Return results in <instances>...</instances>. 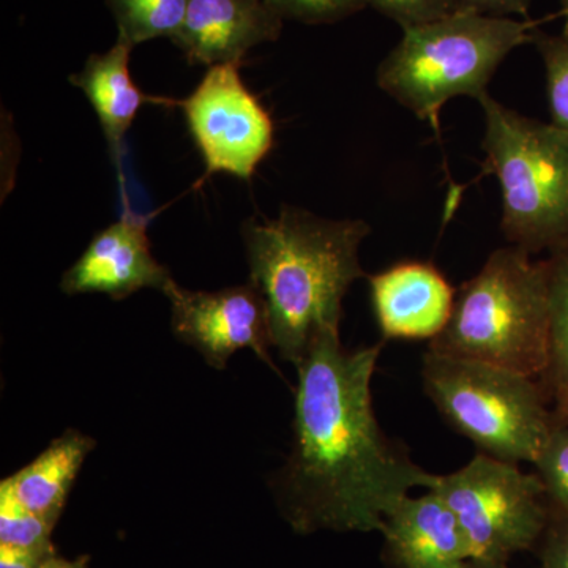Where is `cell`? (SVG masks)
<instances>
[{
    "instance_id": "1",
    "label": "cell",
    "mask_w": 568,
    "mask_h": 568,
    "mask_svg": "<svg viewBox=\"0 0 568 568\" xmlns=\"http://www.w3.org/2000/svg\"><path fill=\"white\" fill-rule=\"evenodd\" d=\"M384 343L346 349L317 338L297 368L294 440L274 488L298 530L381 532L384 519L437 476L381 428L372 381Z\"/></svg>"
},
{
    "instance_id": "2",
    "label": "cell",
    "mask_w": 568,
    "mask_h": 568,
    "mask_svg": "<svg viewBox=\"0 0 568 568\" xmlns=\"http://www.w3.org/2000/svg\"><path fill=\"white\" fill-rule=\"evenodd\" d=\"M364 220H327L283 205L275 219H252L242 227L250 283L263 295L272 346L297 365L317 338L339 335L343 298L365 276Z\"/></svg>"
},
{
    "instance_id": "3",
    "label": "cell",
    "mask_w": 568,
    "mask_h": 568,
    "mask_svg": "<svg viewBox=\"0 0 568 568\" xmlns=\"http://www.w3.org/2000/svg\"><path fill=\"white\" fill-rule=\"evenodd\" d=\"M518 248L496 250L455 294L450 320L428 351L544 379L549 364L545 261Z\"/></svg>"
},
{
    "instance_id": "4",
    "label": "cell",
    "mask_w": 568,
    "mask_h": 568,
    "mask_svg": "<svg viewBox=\"0 0 568 568\" xmlns=\"http://www.w3.org/2000/svg\"><path fill=\"white\" fill-rule=\"evenodd\" d=\"M530 21L463 10L403 31L377 69V85L422 121L436 125L455 97L480 102L504 59L534 39Z\"/></svg>"
},
{
    "instance_id": "5",
    "label": "cell",
    "mask_w": 568,
    "mask_h": 568,
    "mask_svg": "<svg viewBox=\"0 0 568 568\" xmlns=\"http://www.w3.org/2000/svg\"><path fill=\"white\" fill-rule=\"evenodd\" d=\"M485 112V173L503 192L500 230L530 254L568 239V133L508 110L493 97Z\"/></svg>"
},
{
    "instance_id": "6",
    "label": "cell",
    "mask_w": 568,
    "mask_h": 568,
    "mask_svg": "<svg viewBox=\"0 0 568 568\" xmlns=\"http://www.w3.org/2000/svg\"><path fill=\"white\" fill-rule=\"evenodd\" d=\"M425 394L448 425L480 454L534 463L551 432V399L536 377L426 351Z\"/></svg>"
},
{
    "instance_id": "7",
    "label": "cell",
    "mask_w": 568,
    "mask_h": 568,
    "mask_svg": "<svg viewBox=\"0 0 568 568\" xmlns=\"http://www.w3.org/2000/svg\"><path fill=\"white\" fill-rule=\"evenodd\" d=\"M432 489L457 517L470 559L508 562L537 547L551 515L536 473L480 452L462 469L437 476Z\"/></svg>"
},
{
    "instance_id": "8",
    "label": "cell",
    "mask_w": 568,
    "mask_h": 568,
    "mask_svg": "<svg viewBox=\"0 0 568 568\" xmlns=\"http://www.w3.org/2000/svg\"><path fill=\"white\" fill-rule=\"evenodd\" d=\"M242 63L209 67L181 108L194 144L203 156L204 179L226 173L250 181L274 149L271 114L241 77Z\"/></svg>"
},
{
    "instance_id": "9",
    "label": "cell",
    "mask_w": 568,
    "mask_h": 568,
    "mask_svg": "<svg viewBox=\"0 0 568 568\" xmlns=\"http://www.w3.org/2000/svg\"><path fill=\"white\" fill-rule=\"evenodd\" d=\"M164 295L171 302V328L193 346L212 368H226L231 355L250 349L271 366L272 332L263 295L252 283L213 291L183 290L171 284Z\"/></svg>"
},
{
    "instance_id": "10",
    "label": "cell",
    "mask_w": 568,
    "mask_h": 568,
    "mask_svg": "<svg viewBox=\"0 0 568 568\" xmlns=\"http://www.w3.org/2000/svg\"><path fill=\"white\" fill-rule=\"evenodd\" d=\"M174 283L170 271L153 257L148 220L125 211L118 222L93 235L91 244L63 274L61 290L69 295L104 294L123 301L138 291H164Z\"/></svg>"
},
{
    "instance_id": "11",
    "label": "cell",
    "mask_w": 568,
    "mask_h": 568,
    "mask_svg": "<svg viewBox=\"0 0 568 568\" xmlns=\"http://www.w3.org/2000/svg\"><path fill=\"white\" fill-rule=\"evenodd\" d=\"M383 342L428 339L443 332L457 291L432 263L405 261L368 276Z\"/></svg>"
},
{
    "instance_id": "12",
    "label": "cell",
    "mask_w": 568,
    "mask_h": 568,
    "mask_svg": "<svg viewBox=\"0 0 568 568\" xmlns=\"http://www.w3.org/2000/svg\"><path fill=\"white\" fill-rule=\"evenodd\" d=\"M283 20L263 0H190L173 43L192 65L242 63L254 47L275 41Z\"/></svg>"
},
{
    "instance_id": "13",
    "label": "cell",
    "mask_w": 568,
    "mask_h": 568,
    "mask_svg": "<svg viewBox=\"0 0 568 568\" xmlns=\"http://www.w3.org/2000/svg\"><path fill=\"white\" fill-rule=\"evenodd\" d=\"M381 534L395 568H462L470 559L457 517L433 489L399 500Z\"/></svg>"
},
{
    "instance_id": "14",
    "label": "cell",
    "mask_w": 568,
    "mask_h": 568,
    "mask_svg": "<svg viewBox=\"0 0 568 568\" xmlns=\"http://www.w3.org/2000/svg\"><path fill=\"white\" fill-rule=\"evenodd\" d=\"M134 48L115 40L110 50L91 54L69 81L80 89L92 104L111 155L121 159L123 141L138 112L148 103H162L141 91L130 73V55Z\"/></svg>"
},
{
    "instance_id": "15",
    "label": "cell",
    "mask_w": 568,
    "mask_h": 568,
    "mask_svg": "<svg viewBox=\"0 0 568 568\" xmlns=\"http://www.w3.org/2000/svg\"><path fill=\"white\" fill-rule=\"evenodd\" d=\"M95 444L92 437L77 429H67L31 465L22 467L0 485L28 510L55 521L74 478Z\"/></svg>"
},
{
    "instance_id": "16",
    "label": "cell",
    "mask_w": 568,
    "mask_h": 568,
    "mask_svg": "<svg viewBox=\"0 0 568 568\" xmlns=\"http://www.w3.org/2000/svg\"><path fill=\"white\" fill-rule=\"evenodd\" d=\"M545 261L549 305V364L540 381L549 399L568 386V239Z\"/></svg>"
},
{
    "instance_id": "17",
    "label": "cell",
    "mask_w": 568,
    "mask_h": 568,
    "mask_svg": "<svg viewBox=\"0 0 568 568\" xmlns=\"http://www.w3.org/2000/svg\"><path fill=\"white\" fill-rule=\"evenodd\" d=\"M190 0H106L118 40L136 48L155 39L173 40L181 31Z\"/></svg>"
},
{
    "instance_id": "18",
    "label": "cell",
    "mask_w": 568,
    "mask_h": 568,
    "mask_svg": "<svg viewBox=\"0 0 568 568\" xmlns=\"http://www.w3.org/2000/svg\"><path fill=\"white\" fill-rule=\"evenodd\" d=\"M532 43L544 59L551 123L568 133V32L549 37L534 33Z\"/></svg>"
},
{
    "instance_id": "19",
    "label": "cell",
    "mask_w": 568,
    "mask_h": 568,
    "mask_svg": "<svg viewBox=\"0 0 568 568\" xmlns=\"http://www.w3.org/2000/svg\"><path fill=\"white\" fill-rule=\"evenodd\" d=\"M532 465L551 506L568 511V424L555 420Z\"/></svg>"
},
{
    "instance_id": "20",
    "label": "cell",
    "mask_w": 568,
    "mask_h": 568,
    "mask_svg": "<svg viewBox=\"0 0 568 568\" xmlns=\"http://www.w3.org/2000/svg\"><path fill=\"white\" fill-rule=\"evenodd\" d=\"M54 521L21 506L0 485V544L21 548H44Z\"/></svg>"
},
{
    "instance_id": "21",
    "label": "cell",
    "mask_w": 568,
    "mask_h": 568,
    "mask_svg": "<svg viewBox=\"0 0 568 568\" xmlns=\"http://www.w3.org/2000/svg\"><path fill=\"white\" fill-rule=\"evenodd\" d=\"M282 20L331 24L364 10L366 0H263Z\"/></svg>"
},
{
    "instance_id": "22",
    "label": "cell",
    "mask_w": 568,
    "mask_h": 568,
    "mask_svg": "<svg viewBox=\"0 0 568 568\" xmlns=\"http://www.w3.org/2000/svg\"><path fill=\"white\" fill-rule=\"evenodd\" d=\"M366 6L390 18L403 31L429 24L466 10L462 0H366Z\"/></svg>"
},
{
    "instance_id": "23",
    "label": "cell",
    "mask_w": 568,
    "mask_h": 568,
    "mask_svg": "<svg viewBox=\"0 0 568 568\" xmlns=\"http://www.w3.org/2000/svg\"><path fill=\"white\" fill-rule=\"evenodd\" d=\"M540 555L541 568H568V511L551 506Z\"/></svg>"
},
{
    "instance_id": "24",
    "label": "cell",
    "mask_w": 568,
    "mask_h": 568,
    "mask_svg": "<svg viewBox=\"0 0 568 568\" xmlns=\"http://www.w3.org/2000/svg\"><path fill=\"white\" fill-rule=\"evenodd\" d=\"M466 10L491 17H528L530 0H462Z\"/></svg>"
},
{
    "instance_id": "25",
    "label": "cell",
    "mask_w": 568,
    "mask_h": 568,
    "mask_svg": "<svg viewBox=\"0 0 568 568\" xmlns=\"http://www.w3.org/2000/svg\"><path fill=\"white\" fill-rule=\"evenodd\" d=\"M44 548H21L0 544V568H40Z\"/></svg>"
},
{
    "instance_id": "26",
    "label": "cell",
    "mask_w": 568,
    "mask_h": 568,
    "mask_svg": "<svg viewBox=\"0 0 568 568\" xmlns=\"http://www.w3.org/2000/svg\"><path fill=\"white\" fill-rule=\"evenodd\" d=\"M552 403H555V409H552L555 420L568 424V386L562 388V390L552 398Z\"/></svg>"
},
{
    "instance_id": "27",
    "label": "cell",
    "mask_w": 568,
    "mask_h": 568,
    "mask_svg": "<svg viewBox=\"0 0 568 568\" xmlns=\"http://www.w3.org/2000/svg\"><path fill=\"white\" fill-rule=\"evenodd\" d=\"M462 568H508L507 562H493V560L469 559Z\"/></svg>"
},
{
    "instance_id": "28",
    "label": "cell",
    "mask_w": 568,
    "mask_h": 568,
    "mask_svg": "<svg viewBox=\"0 0 568 568\" xmlns=\"http://www.w3.org/2000/svg\"><path fill=\"white\" fill-rule=\"evenodd\" d=\"M40 568H77V567L70 566V564L59 562V560H48V562H44L43 566H41Z\"/></svg>"
},
{
    "instance_id": "29",
    "label": "cell",
    "mask_w": 568,
    "mask_h": 568,
    "mask_svg": "<svg viewBox=\"0 0 568 568\" xmlns=\"http://www.w3.org/2000/svg\"><path fill=\"white\" fill-rule=\"evenodd\" d=\"M564 20H566V32H568V0H562V10H560Z\"/></svg>"
}]
</instances>
